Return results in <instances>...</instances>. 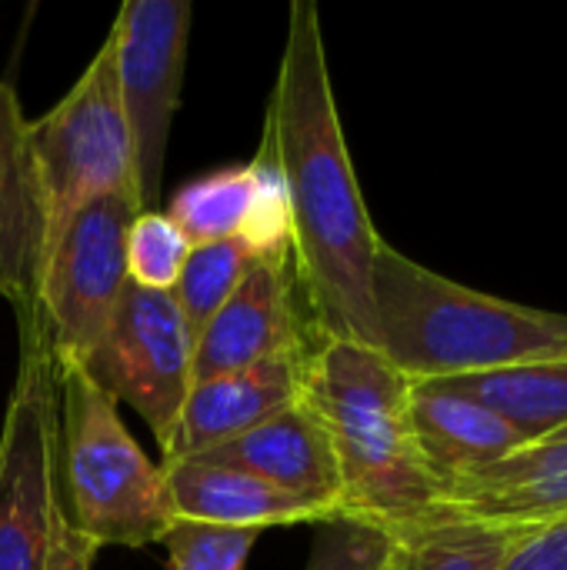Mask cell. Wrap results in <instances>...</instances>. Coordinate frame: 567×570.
<instances>
[{
	"label": "cell",
	"mask_w": 567,
	"mask_h": 570,
	"mask_svg": "<svg viewBox=\"0 0 567 570\" xmlns=\"http://www.w3.org/2000/svg\"><path fill=\"white\" fill-rule=\"evenodd\" d=\"M257 154L274 167L284 204L297 287L321 337L374 347L371 224L344 140L317 3L294 0L277 80L267 97Z\"/></svg>",
	"instance_id": "6da1fadb"
},
{
	"label": "cell",
	"mask_w": 567,
	"mask_h": 570,
	"mask_svg": "<svg viewBox=\"0 0 567 570\" xmlns=\"http://www.w3.org/2000/svg\"><path fill=\"white\" fill-rule=\"evenodd\" d=\"M301 401L331 434L344 518L404 541L454 518L411 428V377L378 347L321 337L307 354Z\"/></svg>",
	"instance_id": "7a4b0ae2"
},
{
	"label": "cell",
	"mask_w": 567,
	"mask_h": 570,
	"mask_svg": "<svg viewBox=\"0 0 567 570\" xmlns=\"http://www.w3.org/2000/svg\"><path fill=\"white\" fill-rule=\"evenodd\" d=\"M374 347L411 381L567 361V314L465 287L388 240L374 261Z\"/></svg>",
	"instance_id": "3957f363"
},
{
	"label": "cell",
	"mask_w": 567,
	"mask_h": 570,
	"mask_svg": "<svg viewBox=\"0 0 567 570\" xmlns=\"http://www.w3.org/2000/svg\"><path fill=\"white\" fill-rule=\"evenodd\" d=\"M57 481L63 514L94 548H147L170 531L164 471L127 434L117 401L70 357H57Z\"/></svg>",
	"instance_id": "277c9868"
},
{
	"label": "cell",
	"mask_w": 567,
	"mask_h": 570,
	"mask_svg": "<svg viewBox=\"0 0 567 570\" xmlns=\"http://www.w3.org/2000/svg\"><path fill=\"white\" fill-rule=\"evenodd\" d=\"M20 361L0 431V570H47L57 481V367L37 304L17 307Z\"/></svg>",
	"instance_id": "5b68a950"
},
{
	"label": "cell",
	"mask_w": 567,
	"mask_h": 570,
	"mask_svg": "<svg viewBox=\"0 0 567 570\" xmlns=\"http://www.w3.org/2000/svg\"><path fill=\"white\" fill-rule=\"evenodd\" d=\"M27 140L40 180L47 240L84 204L107 194H137L110 30L77 83L43 117L27 120Z\"/></svg>",
	"instance_id": "8992f818"
},
{
	"label": "cell",
	"mask_w": 567,
	"mask_h": 570,
	"mask_svg": "<svg viewBox=\"0 0 567 570\" xmlns=\"http://www.w3.org/2000/svg\"><path fill=\"white\" fill-rule=\"evenodd\" d=\"M137 214V194H107L74 210L47 240L37 311L57 357L80 364L107 334L130 284L127 234Z\"/></svg>",
	"instance_id": "52a82bcc"
},
{
	"label": "cell",
	"mask_w": 567,
	"mask_h": 570,
	"mask_svg": "<svg viewBox=\"0 0 567 570\" xmlns=\"http://www.w3.org/2000/svg\"><path fill=\"white\" fill-rule=\"evenodd\" d=\"M190 20L194 3L187 0H127L110 23L140 214L160 210L167 140L184 90Z\"/></svg>",
	"instance_id": "ba28073f"
},
{
	"label": "cell",
	"mask_w": 567,
	"mask_h": 570,
	"mask_svg": "<svg viewBox=\"0 0 567 570\" xmlns=\"http://www.w3.org/2000/svg\"><path fill=\"white\" fill-rule=\"evenodd\" d=\"M194 337L170 291H147L134 281L80 367L114 397L130 404L164 451L194 387Z\"/></svg>",
	"instance_id": "9c48e42d"
},
{
	"label": "cell",
	"mask_w": 567,
	"mask_h": 570,
	"mask_svg": "<svg viewBox=\"0 0 567 570\" xmlns=\"http://www.w3.org/2000/svg\"><path fill=\"white\" fill-rule=\"evenodd\" d=\"M297 274L291 247L264 254L224 307L207 321L194 341V384L214 381L281 354L311 351L321 334L297 307Z\"/></svg>",
	"instance_id": "30bf717a"
},
{
	"label": "cell",
	"mask_w": 567,
	"mask_h": 570,
	"mask_svg": "<svg viewBox=\"0 0 567 570\" xmlns=\"http://www.w3.org/2000/svg\"><path fill=\"white\" fill-rule=\"evenodd\" d=\"M201 461L254 474L277 491L317 508L324 521L344 518V488L331 434L304 401L277 411L254 431L201 454Z\"/></svg>",
	"instance_id": "8fae6325"
},
{
	"label": "cell",
	"mask_w": 567,
	"mask_h": 570,
	"mask_svg": "<svg viewBox=\"0 0 567 570\" xmlns=\"http://www.w3.org/2000/svg\"><path fill=\"white\" fill-rule=\"evenodd\" d=\"M311 351L281 354V357L261 361L254 367L194 384L184 401L174 438L160 451L164 461L201 458V454L254 431L277 411L297 404L301 391H304V367H307Z\"/></svg>",
	"instance_id": "7c38bea8"
},
{
	"label": "cell",
	"mask_w": 567,
	"mask_h": 570,
	"mask_svg": "<svg viewBox=\"0 0 567 570\" xmlns=\"http://www.w3.org/2000/svg\"><path fill=\"white\" fill-rule=\"evenodd\" d=\"M167 217L180 227L190 247L241 234L271 250L291 247L284 190L274 167L261 154H254L247 164L221 167L187 180L174 194Z\"/></svg>",
	"instance_id": "4fadbf2b"
},
{
	"label": "cell",
	"mask_w": 567,
	"mask_h": 570,
	"mask_svg": "<svg viewBox=\"0 0 567 570\" xmlns=\"http://www.w3.org/2000/svg\"><path fill=\"white\" fill-rule=\"evenodd\" d=\"M47 250V214L17 90L0 80V297L37 304Z\"/></svg>",
	"instance_id": "5bb4252c"
},
{
	"label": "cell",
	"mask_w": 567,
	"mask_h": 570,
	"mask_svg": "<svg viewBox=\"0 0 567 570\" xmlns=\"http://www.w3.org/2000/svg\"><path fill=\"white\" fill-rule=\"evenodd\" d=\"M448 511L508 531H528L567 518V441H541L458 481Z\"/></svg>",
	"instance_id": "9a60e30c"
},
{
	"label": "cell",
	"mask_w": 567,
	"mask_h": 570,
	"mask_svg": "<svg viewBox=\"0 0 567 570\" xmlns=\"http://www.w3.org/2000/svg\"><path fill=\"white\" fill-rule=\"evenodd\" d=\"M411 428L444 498L458 481L531 444L495 411L431 381H411Z\"/></svg>",
	"instance_id": "2e32d148"
},
{
	"label": "cell",
	"mask_w": 567,
	"mask_h": 570,
	"mask_svg": "<svg viewBox=\"0 0 567 570\" xmlns=\"http://www.w3.org/2000/svg\"><path fill=\"white\" fill-rule=\"evenodd\" d=\"M164 484L177 521L217 524V528H284V524H328L324 514L274 484L211 464L201 458L164 461Z\"/></svg>",
	"instance_id": "e0dca14e"
},
{
	"label": "cell",
	"mask_w": 567,
	"mask_h": 570,
	"mask_svg": "<svg viewBox=\"0 0 567 570\" xmlns=\"http://www.w3.org/2000/svg\"><path fill=\"white\" fill-rule=\"evenodd\" d=\"M495 411L531 444L551 441L567 428V361H541L485 374L431 381Z\"/></svg>",
	"instance_id": "ac0fdd59"
},
{
	"label": "cell",
	"mask_w": 567,
	"mask_h": 570,
	"mask_svg": "<svg viewBox=\"0 0 567 570\" xmlns=\"http://www.w3.org/2000/svg\"><path fill=\"white\" fill-rule=\"evenodd\" d=\"M274 250H281V247H274ZM264 254H271V247H261L257 240H251L244 234L231 237V240L190 247L187 264L170 294H174L194 341Z\"/></svg>",
	"instance_id": "d6986e66"
},
{
	"label": "cell",
	"mask_w": 567,
	"mask_h": 570,
	"mask_svg": "<svg viewBox=\"0 0 567 570\" xmlns=\"http://www.w3.org/2000/svg\"><path fill=\"white\" fill-rule=\"evenodd\" d=\"M518 531L448 518L394 541V570H501Z\"/></svg>",
	"instance_id": "ffe728a7"
},
{
	"label": "cell",
	"mask_w": 567,
	"mask_h": 570,
	"mask_svg": "<svg viewBox=\"0 0 567 570\" xmlns=\"http://www.w3.org/2000/svg\"><path fill=\"white\" fill-rule=\"evenodd\" d=\"M190 254V240L164 210H144L127 234V274L137 287L174 291Z\"/></svg>",
	"instance_id": "44dd1931"
},
{
	"label": "cell",
	"mask_w": 567,
	"mask_h": 570,
	"mask_svg": "<svg viewBox=\"0 0 567 570\" xmlns=\"http://www.w3.org/2000/svg\"><path fill=\"white\" fill-rule=\"evenodd\" d=\"M261 534L257 528L174 521L160 544L170 554V570H244Z\"/></svg>",
	"instance_id": "7402d4cb"
},
{
	"label": "cell",
	"mask_w": 567,
	"mask_h": 570,
	"mask_svg": "<svg viewBox=\"0 0 567 570\" xmlns=\"http://www.w3.org/2000/svg\"><path fill=\"white\" fill-rule=\"evenodd\" d=\"M394 541L358 521H328L314 541L307 570H391Z\"/></svg>",
	"instance_id": "603a6c76"
},
{
	"label": "cell",
	"mask_w": 567,
	"mask_h": 570,
	"mask_svg": "<svg viewBox=\"0 0 567 570\" xmlns=\"http://www.w3.org/2000/svg\"><path fill=\"white\" fill-rule=\"evenodd\" d=\"M501 570H567V518L518 531Z\"/></svg>",
	"instance_id": "cb8c5ba5"
},
{
	"label": "cell",
	"mask_w": 567,
	"mask_h": 570,
	"mask_svg": "<svg viewBox=\"0 0 567 570\" xmlns=\"http://www.w3.org/2000/svg\"><path fill=\"white\" fill-rule=\"evenodd\" d=\"M97 551L100 548H94L84 534L74 531V524L63 514V501H60V511L53 518V544H50L47 570H90Z\"/></svg>",
	"instance_id": "d4e9b609"
},
{
	"label": "cell",
	"mask_w": 567,
	"mask_h": 570,
	"mask_svg": "<svg viewBox=\"0 0 567 570\" xmlns=\"http://www.w3.org/2000/svg\"><path fill=\"white\" fill-rule=\"evenodd\" d=\"M551 441H567V428L561 431V434H558V438H551Z\"/></svg>",
	"instance_id": "484cf974"
},
{
	"label": "cell",
	"mask_w": 567,
	"mask_h": 570,
	"mask_svg": "<svg viewBox=\"0 0 567 570\" xmlns=\"http://www.w3.org/2000/svg\"><path fill=\"white\" fill-rule=\"evenodd\" d=\"M391 570H394V564H391Z\"/></svg>",
	"instance_id": "4316f807"
}]
</instances>
